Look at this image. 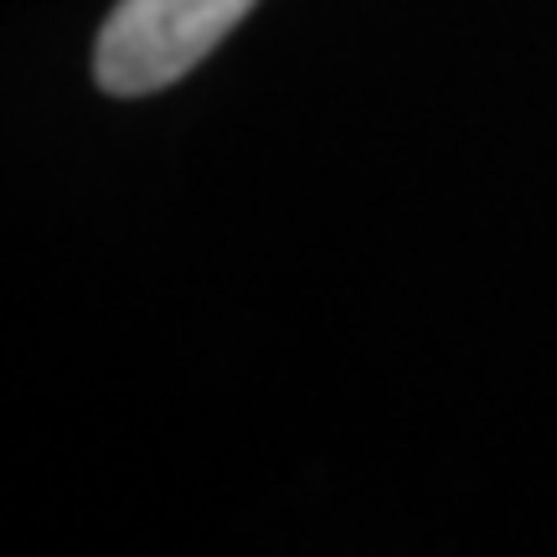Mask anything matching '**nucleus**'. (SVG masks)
<instances>
[{
    "label": "nucleus",
    "instance_id": "f257e3e1",
    "mask_svg": "<svg viewBox=\"0 0 557 557\" xmlns=\"http://www.w3.org/2000/svg\"><path fill=\"white\" fill-rule=\"evenodd\" d=\"M259 0H120L94 47V78L114 99L186 78Z\"/></svg>",
    "mask_w": 557,
    "mask_h": 557
}]
</instances>
